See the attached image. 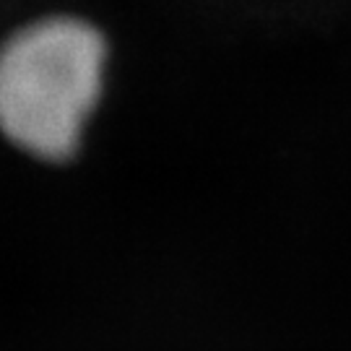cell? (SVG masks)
<instances>
[{
	"label": "cell",
	"instance_id": "obj_1",
	"mask_svg": "<svg viewBox=\"0 0 351 351\" xmlns=\"http://www.w3.org/2000/svg\"><path fill=\"white\" fill-rule=\"evenodd\" d=\"M104 39L73 19L19 32L0 50V130L45 159H63L99 99Z\"/></svg>",
	"mask_w": 351,
	"mask_h": 351
}]
</instances>
